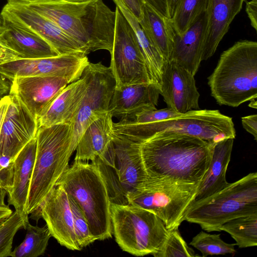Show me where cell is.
Wrapping results in <instances>:
<instances>
[{"instance_id": "cell-43", "label": "cell", "mask_w": 257, "mask_h": 257, "mask_svg": "<svg viewBox=\"0 0 257 257\" xmlns=\"http://www.w3.org/2000/svg\"><path fill=\"white\" fill-rule=\"evenodd\" d=\"M11 81L0 73V99L9 94Z\"/></svg>"}, {"instance_id": "cell-28", "label": "cell", "mask_w": 257, "mask_h": 257, "mask_svg": "<svg viewBox=\"0 0 257 257\" xmlns=\"http://www.w3.org/2000/svg\"><path fill=\"white\" fill-rule=\"evenodd\" d=\"M139 22L166 61H169L173 49L175 34L170 19L161 16L145 3L143 17Z\"/></svg>"}, {"instance_id": "cell-9", "label": "cell", "mask_w": 257, "mask_h": 257, "mask_svg": "<svg viewBox=\"0 0 257 257\" xmlns=\"http://www.w3.org/2000/svg\"><path fill=\"white\" fill-rule=\"evenodd\" d=\"M112 231L124 251L137 256L154 255L168 237L170 230L155 213L139 206L111 203Z\"/></svg>"}, {"instance_id": "cell-21", "label": "cell", "mask_w": 257, "mask_h": 257, "mask_svg": "<svg viewBox=\"0 0 257 257\" xmlns=\"http://www.w3.org/2000/svg\"><path fill=\"white\" fill-rule=\"evenodd\" d=\"M207 15L205 11L181 35L174 34L173 49L169 59L194 76L201 62L204 42Z\"/></svg>"}, {"instance_id": "cell-41", "label": "cell", "mask_w": 257, "mask_h": 257, "mask_svg": "<svg viewBox=\"0 0 257 257\" xmlns=\"http://www.w3.org/2000/svg\"><path fill=\"white\" fill-rule=\"evenodd\" d=\"M19 59H21V57L19 53L0 42V65Z\"/></svg>"}, {"instance_id": "cell-8", "label": "cell", "mask_w": 257, "mask_h": 257, "mask_svg": "<svg viewBox=\"0 0 257 257\" xmlns=\"http://www.w3.org/2000/svg\"><path fill=\"white\" fill-rule=\"evenodd\" d=\"M141 144L113 133L105 151L91 162L106 183L111 203L127 204V195L144 183L149 176L143 161Z\"/></svg>"}, {"instance_id": "cell-4", "label": "cell", "mask_w": 257, "mask_h": 257, "mask_svg": "<svg viewBox=\"0 0 257 257\" xmlns=\"http://www.w3.org/2000/svg\"><path fill=\"white\" fill-rule=\"evenodd\" d=\"M113 133L141 144L160 133H175L199 138L213 147L223 140L236 136L231 117L218 110L197 109L166 120L136 123L125 120L113 123Z\"/></svg>"}, {"instance_id": "cell-27", "label": "cell", "mask_w": 257, "mask_h": 257, "mask_svg": "<svg viewBox=\"0 0 257 257\" xmlns=\"http://www.w3.org/2000/svg\"><path fill=\"white\" fill-rule=\"evenodd\" d=\"M126 20L136 36L141 52L147 66L150 82L161 89L164 65L166 62L161 52L141 26L138 20L121 0H112Z\"/></svg>"}, {"instance_id": "cell-11", "label": "cell", "mask_w": 257, "mask_h": 257, "mask_svg": "<svg viewBox=\"0 0 257 257\" xmlns=\"http://www.w3.org/2000/svg\"><path fill=\"white\" fill-rule=\"evenodd\" d=\"M81 76L86 80L87 87L77 113L71 123V145L74 151L86 128L108 111L116 86L111 68L100 62H89Z\"/></svg>"}, {"instance_id": "cell-34", "label": "cell", "mask_w": 257, "mask_h": 257, "mask_svg": "<svg viewBox=\"0 0 257 257\" xmlns=\"http://www.w3.org/2000/svg\"><path fill=\"white\" fill-rule=\"evenodd\" d=\"M155 257H194V251L187 245L178 228L170 230L169 234Z\"/></svg>"}, {"instance_id": "cell-40", "label": "cell", "mask_w": 257, "mask_h": 257, "mask_svg": "<svg viewBox=\"0 0 257 257\" xmlns=\"http://www.w3.org/2000/svg\"><path fill=\"white\" fill-rule=\"evenodd\" d=\"M241 123L246 132L257 140V114H251L241 117Z\"/></svg>"}, {"instance_id": "cell-36", "label": "cell", "mask_w": 257, "mask_h": 257, "mask_svg": "<svg viewBox=\"0 0 257 257\" xmlns=\"http://www.w3.org/2000/svg\"><path fill=\"white\" fill-rule=\"evenodd\" d=\"M183 113L168 107L161 109H155L144 111L137 113L132 117L120 120H125L136 123L153 122L177 117Z\"/></svg>"}, {"instance_id": "cell-33", "label": "cell", "mask_w": 257, "mask_h": 257, "mask_svg": "<svg viewBox=\"0 0 257 257\" xmlns=\"http://www.w3.org/2000/svg\"><path fill=\"white\" fill-rule=\"evenodd\" d=\"M190 244L199 250L202 256L234 254L235 243H227L220 238V234H210L200 231L193 237Z\"/></svg>"}, {"instance_id": "cell-45", "label": "cell", "mask_w": 257, "mask_h": 257, "mask_svg": "<svg viewBox=\"0 0 257 257\" xmlns=\"http://www.w3.org/2000/svg\"><path fill=\"white\" fill-rule=\"evenodd\" d=\"M179 0H167L169 14L172 18L176 6Z\"/></svg>"}, {"instance_id": "cell-48", "label": "cell", "mask_w": 257, "mask_h": 257, "mask_svg": "<svg viewBox=\"0 0 257 257\" xmlns=\"http://www.w3.org/2000/svg\"><path fill=\"white\" fill-rule=\"evenodd\" d=\"M249 107H253L254 108H256V100L251 101L248 105Z\"/></svg>"}, {"instance_id": "cell-26", "label": "cell", "mask_w": 257, "mask_h": 257, "mask_svg": "<svg viewBox=\"0 0 257 257\" xmlns=\"http://www.w3.org/2000/svg\"><path fill=\"white\" fill-rule=\"evenodd\" d=\"M112 118L108 111L86 128L78 142L74 161L92 162L105 151L113 137Z\"/></svg>"}, {"instance_id": "cell-44", "label": "cell", "mask_w": 257, "mask_h": 257, "mask_svg": "<svg viewBox=\"0 0 257 257\" xmlns=\"http://www.w3.org/2000/svg\"><path fill=\"white\" fill-rule=\"evenodd\" d=\"M7 193L6 190L0 187V209L9 208L5 203V197Z\"/></svg>"}, {"instance_id": "cell-31", "label": "cell", "mask_w": 257, "mask_h": 257, "mask_svg": "<svg viewBox=\"0 0 257 257\" xmlns=\"http://www.w3.org/2000/svg\"><path fill=\"white\" fill-rule=\"evenodd\" d=\"M208 0H179L170 21L174 32L182 35L206 10Z\"/></svg>"}, {"instance_id": "cell-3", "label": "cell", "mask_w": 257, "mask_h": 257, "mask_svg": "<svg viewBox=\"0 0 257 257\" xmlns=\"http://www.w3.org/2000/svg\"><path fill=\"white\" fill-rule=\"evenodd\" d=\"M208 84L220 105L235 107L256 100L257 42L239 41L223 51Z\"/></svg>"}, {"instance_id": "cell-19", "label": "cell", "mask_w": 257, "mask_h": 257, "mask_svg": "<svg viewBox=\"0 0 257 257\" xmlns=\"http://www.w3.org/2000/svg\"><path fill=\"white\" fill-rule=\"evenodd\" d=\"M160 91L151 83H138L115 88L108 111L112 117L127 119L139 112L155 109Z\"/></svg>"}, {"instance_id": "cell-13", "label": "cell", "mask_w": 257, "mask_h": 257, "mask_svg": "<svg viewBox=\"0 0 257 257\" xmlns=\"http://www.w3.org/2000/svg\"><path fill=\"white\" fill-rule=\"evenodd\" d=\"M1 16L2 19L27 29L42 38L59 55L72 53L86 55L79 44L55 23L23 3L8 1L3 7Z\"/></svg>"}, {"instance_id": "cell-25", "label": "cell", "mask_w": 257, "mask_h": 257, "mask_svg": "<svg viewBox=\"0 0 257 257\" xmlns=\"http://www.w3.org/2000/svg\"><path fill=\"white\" fill-rule=\"evenodd\" d=\"M233 141L234 139H226L213 146L209 168L197 188L194 202L209 197L229 184L226 179V173Z\"/></svg>"}, {"instance_id": "cell-15", "label": "cell", "mask_w": 257, "mask_h": 257, "mask_svg": "<svg viewBox=\"0 0 257 257\" xmlns=\"http://www.w3.org/2000/svg\"><path fill=\"white\" fill-rule=\"evenodd\" d=\"M0 133V158L13 162L19 153L34 137L38 121L15 97L11 95Z\"/></svg>"}, {"instance_id": "cell-39", "label": "cell", "mask_w": 257, "mask_h": 257, "mask_svg": "<svg viewBox=\"0 0 257 257\" xmlns=\"http://www.w3.org/2000/svg\"><path fill=\"white\" fill-rule=\"evenodd\" d=\"M157 13L166 18L171 19L167 0H143Z\"/></svg>"}, {"instance_id": "cell-30", "label": "cell", "mask_w": 257, "mask_h": 257, "mask_svg": "<svg viewBox=\"0 0 257 257\" xmlns=\"http://www.w3.org/2000/svg\"><path fill=\"white\" fill-rule=\"evenodd\" d=\"M26 229L24 240L12 251L10 256L37 257L44 253L51 236L47 225L40 227L29 222Z\"/></svg>"}, {"instance_id": "cell-5", "label": "cell", "mask_w": 257, "mask_h": 257, "mask_svg": "<svg viewBox=\"0 0 257 257\" xmlns=\"http://www.w3.org/2000/svg\"><path fill=\"white\" fill-rule=\"evenodd\" d=\"M71 124L39 127L37 149L26 206L27 214L40 208L64 172L74 152L71 145Z\"/></svg>"}, {"instance_id": "cell-20", "label": "cell", "mask_w": 257, "mask_h": 257, "mask_svg": "<svg viewBox=\"0 0 257 257\" xmlns=\"http://www.w3.org/2000/svg\"><path fill=\"white\" fill-rule=\"evenodd\" d=\"M244 1L208 0L202 61L206 60L214 55L232 21L242 9Z\"/></svg>"}, {"instance_id": "cell-32", "label": "cell", "mask_w": 257, "mask_h": 257, "mask_svg": "<svg viewBox=\"0 0 257 257\" xmlns=\"http://www.w3.org/2000/svg\"><path fill=\"white\" fill-rule=\"evenodd\" d=\"M28 223V215L17 210L0 219V257L10 256L15 235L21 228L26 229Z\"/></svg>"}, {"instance_id": "cell-49", "label": "cell", "mask_w": 257, "mask_h": 257, "mask_svg": "<svg viewBox=\"0 0 257 257\" xmlns=\"http://www.w3.org/2000/svg\"><path fill=\"white\" fill-rule=\"evenodd\" d=\"M2 25H3V19L1 16H0V26H2Z\"/></svg>"}, {"instance_id": "cell-18", "label": "cell", "mask_w": 257, "mask_h": 257, "mask_svg": "<svg viewBox=\"0 0 257 257\" xmlns=\"http://www.w3.org/2000/svg\"><path fill=\"white\" fill-rule=\"evenodd\" d=\"M160 94L168 107L178 112L199 109L194 76L173 61L164 65Z\"/></svg>"}, {"instance_id": "cell-16", "label": "cell", "mask_w": 257, "mask_h": 257, "mask_svg": "<svg viewBox=\"0 0 257 257\" xmlns=\"http://www.w3.org/2000/svg\"><path fill=\"white\" fill-rule=\"evenodd\" d=\"M34 214L45 221L51 236L60 245L72 250H81L74 231L69 197L62 186L53 188Z\"/></svg>"}, {"instance_id": "cell-7", "label": "cell", "mask_w": 257, "mask_h": 257, "mask_svg": "<svg viewBox=\"0 0 257 257\" xmlns=\"http://www.w3.org/2000/svg\"><path fill=\"white\" fill-rule=\"evenodd\" d=\"M257 213V173H250L205 199L194 202L184 220L208 232L232 219Z\"/></svg>"}, {"instance_id": "cell-14", "label": "cell", "mask_w": 257, "mask_h": 257, "mask_svg": "<svg viewBox=\"0 0 257 257\" xmlns=\"http://www.w3.org/2000/svg\"><path fill=\"white\" fill-rule=\"evenodd\" d=\"M89 63L86 55L72 53L53 57L19 59L0 65V73L9 80L17 77L55 76L70 83L79 79Z\"/></svg>"}, {"instance_id": "cell-12", "label": "cell", "mask_w": 257, "mask_h": 257, "mask_svg": "<svg viewBox=\"0 0 257 257\" xmlns=\"http://www.w3.org/2000/svg\"><path fill=\"white\" fill-rule=\"evenodd\" d=\"M110 68L115 88L150 83L147 66L132 27L117 7Z\"/></svg>"}, {"instance_id": "cell-6", "label": "cell", "mask_w": 257, "mask_h": 257, "mask_svg": "<svg viewBox=\"0 0 257 257\" xmlns=\"http://www.w3.org/2000/svg\"><path fill=\"white\" fill-rule=\"evenodd\" d=\"M57 185L62 186L79 207L96 240L112 237L111 202L107 188L93 162L74 161L64 172Z\"/></svg>"}, {"instance_id": "cell-42", "label": "cell", "mask_w": 257, "mask_h": 257, "mask_svg": "<svg viewBox=\"0 0 257 257\" xmlns=\"http://www.w3.org/2000/svg\"><path fill=\"white\" fill-rule=\"evenodd\" d=\"M246 12L250 21L251 26L257 31V0L246 2Z\"/></svg>"}, {"instance_id": "cell-35", "label": "cell", "mask_w": 257, "mask_h": 257, "mask_svg": "<svg viewBox=\"0 0 257 257\" xmlns=\"http://www.w3.org/2000/svg\"><path fill=\"white\" fill-rule=\"evenodd\" d=\"M69 199L72 213L74 231L78 246L81 249L96 240L92 235L87 221L79 207L72 198L69 197Z\"/></svg>"}, {"instance_id": "cell-37", "label": "cell", "mask_w": 257, "mask_h": 257, "mask_svg": "<svg viewBox=\"0 0 257 257\" xmlns=\"http://www.w3.org/2000/svg\"><path fill=\"white\" fill-rule=\"evenodd\" d=\"M11 95H7L0 99V133L5 116L11 100ZM13 170L2 167L0 163V187L7 192L9 190L12 180Z\"/></svg>"}, {"instance_id": "cell-10", "label": "cell", "mask_w": 257, "mask_h": 257, "mask_svg": "<svg viewBox=\"0 0 257 257\" xmlns=\"http://www.w3.org/2000/svg\"><path fill=\"white\" fill-rule=\"evenodd\" d=\"M199 183L149 177L127 195V203L153 212L171 230L184 221L188 209L195 201Z\"/></svg>"}, {"instance_id": "cell-1", "label": "cell", "mask_w": 257, "mask_h": 257, "mask_svg": "<svg viewBox=\"0 0 257 257\" xmlns=\"http://www.w3.org/2000/svg\"><path fill=\"white\" fill-rule=\"evenodd\" d=\"M213 147L199 138L160 133L141 144L145 168L150 177L200 183L206 173Z\"/></svg>"}, {"instance_id": "cell-46", "label": "cell", "mask_w": 257, "mask_h": 257, "mask_svg": "<svg viewBox=\"0 0 257 257\" xmlns=\"http://www.w3.org/2000/svg\"><path fill=\"white\" fill-rule=\"evenodd\" d=\"M13 213L12 210L9 208L0 209V219L8 217Z\"/></svg>"}, {"instance_id": "cell-17", "label": "cell", "mask_w": 257, "mask_h": 257, "mask_svg": "<svg viewBox=\"0 0 257 257\" xmlns=\"http://www.w3.org/2000/svg\"><path fill=\"white\" fill-rule=\"evenodd\" d=\"M11 81L9 94L37 120L50 102L70 83L67 79L55 76L17 77Z\"/></svg>"}, {"instance_id": "cell-24", "label": "cell", "mask_w": 257, "mask_h": 257, "mask_svg": "<svg viewBox=\"0 0 257 257\" xmlns=\"http://www.w3.org/2000/svg\"><path fill=\"white\" fill-rule=\"evenodd\" d=\"M36 149L37 141L35 137L22 149L14 159L13 161L12 184L7 192L9 204L12 205L15 210L25 214H27L26 212V206L29 184L35 163Z\"/></svg>"}, {"instance_id": "cell-23", "label": "cell", "mask_w": 257, "mask_h": 257, "mask_svg": "<svg viewBox=\"0 0 257 257\" xmlns=\"http://www.w3.org/2000/svg\"><path fill=\"white\" fill-rule=\"evenodd\" d=\"M0 42L20 55L21 59H37L58 56L55 49L34 33L3 19Z\"/></svg>"}, {"instance_id": "cell-2", "label": "cell", "mask_w": 257, "mask_h": 257, "mask_svg": "<svg viewBox=\"0 0 257 257\" xmlns=\"http://www.w3.org/2000/svg\"><path fill=\"white\" fill-rule=\"evenodd\" d=\"M23 4L55 23L79 44L87 55L99 50L111 53L115 12L103 0H57Z\"/></svg>"}, {"instance_id": "cell-38", "label": "cell", "mask_w": 257, "mask_h": 257, "mask_svg": "<svg viewBox=\"0 0 257 257\" xmlns=\"http://www.w3.org/2000/svg\"><path fill=\"white\" fill-rule=\"evenodd\" d=\"M139 22L143 17L145 3L143 0H121Z\"/></svg>"}, {"instance_id": "cell-50", "label": "cell", "mask_w": 257, "mask_h": 257, "mask_svg": "<svg viewBox=\"0 0 257 257\" xmlns=\"http://www.w3.org/2000/svg\"><path fill=\"white\" fill-rule=\"evenodd\" d=\"M2 26H0V33L2 32Z\"/></svg>"}, {"instance_id": "cell-22", "label": "cell", "mask_w": 257, "mask_h": 257, "mask_svg": "<svg viewBox=\"0 0 257 257\" xmlns=\"http://www.w3.org/2000/svg\"><path fill=\"white\" fill-rule=\"evenodd\" d=\"M87 84L81 76L64 88L40 114L38 126L47 127L60 123H71L85 93Z\"/></svg>"}, {"instance_id": "cell-29", "label": "cell", "mask_w": 257, "mask_h": 257, "mask_svg": "<svg viewBox=\"0 0 257 257\" xmlns=\"http://www.w3.org/2000/svg\"><path fill=\"white\" fill-rule=\"evenodd\" d=\"M220 231L229 233L239 248L257 245V213L232 219L223 224Z\"/></svg>"}, {"instance_id": "cell-47", "label": "cell", "mask_w": 257, "mask_h": 257, "mask_svg": "<svg viewBox=\"0 0 257 257\" xmlns=\"http://www.w3.org/2000/svg\"><path fill=\"white\" fill-rule=\"evenodd\" d=\"M57 1V0H8V1H16V2L23 3H35V2H45V1Z\"/></svg>"}]
</instances>
